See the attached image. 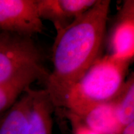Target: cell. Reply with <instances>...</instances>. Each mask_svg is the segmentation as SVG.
Returning <instances> with one entry per match:
<instances>
[{
  "label": "cell",
  "mask_w": 134,
  "mask_h": 134,
  "mask_svg": "<svg viewBox=\"0 0 134 134\" xmlns=\"http://www.w3.org/2000/svg\"><path fill=\"white\" fill-rule=\"evenodd\" d=\"M110 4L109 0H97L88 11L57 32L53 71L45 89L55 107L65 106L70 90L99 57Z\"/></svg>",
  "instance_id": "obj_1"
},
{
  "label": "cell",
  "mask_w": 134,
  "mask_h": 134,
  "mask_svg": "<svg viewBox=\"0 0 134 134\" xmlns=\"http://www.w3.org/2000/svg\"><path fill=\"white\" fill-rule=\"evenodd\" d=\"M130 62L99 57L70 90L64 108L81 117L97 105L113 101L123 88Z\"/></svg>",
  "instance_id": "obj_2"
},
{
  "label": "cell",
  "mask_w": 134,
  "mask_h": 134,
  "mask_svg": "<svg viewBox=\"0 0 134 134\" xmlns=\"http://www.w3.org/2000/svg\"><path fill=\"white\" fill-rule=\"evenodd\" d=\"M48 75L32 37L0 31V85H30Z\"/></svg>",
  "instance_id": "obj_3"
},
{
  "label": "cell",
  "mask_w": 134,
  "mask_h": 134,
  "mask_svg": "<svg viewBox=\"0 0 134 134\" xmlns=\"http://www.w3.org/2000/svg\"><path fill=\"white\" fill-rule=\"evenodd\" d=\"M43 30L36 0H0V31L32 37Z\"/></svg>",
  "instance_id": "obj_4"
},
{
  "label": "cell",
  "mask_w": 134,
  "mask_h": 134,
  "mask_svg": "<svg viewBox=\"0 0 134 134\" xmlns=\"http://www.w3.org/2000/svg\"><path fill=\"white\" fill-rule=\"evenodd\" d=\"M110 55L131 61L134 55V1H126L120 9L110 38Z\"/></svg>",
  "instance_id": "obj_5"
},
{
  "label": "cell",
  "mask_w": 134,
  "mask_h": 134,
  "mask_svg": "<svg viewBox=\"0 0 134 134\" xmlns=\"http://www.w3.org/2000/svg\"><path fill=\"white\" fill-rule=\"evenodd\" d=\"M33 98L29 87L3 113L0 119V134H28Z\"/></svg>",
  "instance_id": "obj_6"
},
{
  "label": "cell",
  "mask_w": 134,
  "mask_h": 134,
  "mask_svg": "<svg viewBox=\"0 0 134 134\" xmlns=\"http://www.w3.org/2000/svg\"><path fill=\"white\" fill-rule=\"evenodd\" d=\"M80 118L98 134H121L124 128L117 117L114 100L93 107Z\"/></svg>",
  "instance_id": "obj_7"
},
{
  "label": "cell",
  "mask_w": 134,
  "mask_h": 134,
  "mask_svg": "<svg viewBox=\"0 0 134 134\" xmlns=\"http://www.w3.org/2000/svg\"><path fill=\"white\" fill-rule=\"evenodd\" d=\"M46 90H34L28 134H53L54 108Z\"/></svg>",
  "instance_id": "obj_8"
},
{
  "label": "cell",
  "mask_w": 134,
  "mask_h": 134,
  "mask_svg": "<svg viewBox=\"0 0 134 134\" xmlns=\"http://www.w3.org/2000/svg\"><path fill=\"white\" fill-rule=\"evenodd\" d=\"M119 120L123 127L134 122V78L132 74L114 100Z\"/></svg>",
  "instance_id": "obj_9"
},
{
  "label": "cell",
  "mask_w": 134,
  "mask_h": 134,
  "mask_svg": "<svg viewBox=\"0 0 134 134\" xmlns=\"http://www.w3.org/2000/svg\"><path fill=\"white\" fill-rule=\"evenodd\" d=\"M36 3L41 19L51 22L57 32L64 29L72 22L63 9L60 0H36Z\"/></svg>",
  "instance_id": "obj_10"
},
{
  "label": "cell",
  "mask_w": 134,
  "mask_h": 134,
  "mask_svg": "<svg viewBox=\"0 0 134 134\" xmlns=\"http://www.w3.org/2000/svg\"><path fill=\"white\" fill-rule=\"evenodd\" d=\"M29 87V85L24 84L0 85V115L3 114Z\"/></svg>",
  "instance_id": "obj_11"
},
{
  "label": "cell",
  "mask_w": 134,
  "mask_h": 134,
  "mask_svg": "<svg viewBox=\"0 0 134 134\" xmlns=\"http://www.w3.org/2000/svg\"><path fill=\"white\" fill-rule=\"evenodd\" d=\"M70 117L73 124L74 134H98L87 126L77 115L70 113Z\"/></svg>",
  "instance_id": "obj_12"
},
{
  "label": "cell",
  "mask_w": 134,
  "mask_h": 134,
  "mask_svg": "<svg viewBox=\"0 0 134 134\" xmlns=\"http://www.w3.org/2000/svg\"><path fill=\"white\" fill-rule=\"evenodd\" d=\"M121 134H134V122L124 127Z\"/></svg>",
  "instance_id": "obj_13"
}]
</instances>
